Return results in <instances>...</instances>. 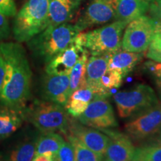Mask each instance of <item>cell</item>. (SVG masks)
Listing matches in <instances>:
<instances>
[{"label":"cell","mask_w":161,"mask_h":161,"mask_svg":"<svg viewBox=\"0 0 161 161\" xmlns=\"http://www.w3.org/2000/svg\"><path fill=\"white\" fill-rule=\"evenodd\" d=\"M68 132L90 150L104 156L109 142V137L106 134H102L91 127L89 128L84 126V125L78 122V121L72 119Z\"/></svg>","instance_id":"4fadbf2b"},{"label":"cell","mask_w":161,"mask_h":161,"mask_svg":"<svg viewBox=\"0 0 161 161\" xmlns=\"http://www.w3.org/2000/svg\"><path fill=\"white\" fill-rule=\"evenodd\" d=\"M119 115L128 118L159 104L154 90L147 84H140L128 91L120 92L114 96Z\"/></svg>","instance_id":"8992f818"},{"label":"cell","mask_w":161,"mask_h":161,"mask_svg":"<svg viewBox=\"0 0 161 161\" xmlns=\"http://www.w3.org/2000/svg\"><path fill=\"white\" fill-rule=\"evenodd\" d=\"M143 1L146 2V3H151V2H152V0H143Z\"/></svg>","instance_id":"8d00e7d4"},{"label":"cell","mask_w":161,"mask_h":161,"mask_svg":"<svg viewBox=\"0 0 161 161\" xmlns=\"http://www.w3.org/2000/svg\"><path fill=\"white\" fill-rule=\"evenodd\" d=\"M32 161H53V158L46 154H40L34 157Z\"/></svg>","instance_id":"836d02e7"},{"label":"cell","mask_w":161,"mask_h":161,"mask_svg":"<svg viewBox=\"0 0 161 161\" xmlns=\"http://www.w3.org/2000/svg\"><path fill=\"white\" fill-rule=\"evenodd\" d=\"M5 74V61L3 55H2L1 52H0V94H1L2 88H3Z\"/></svg>","instance_id":"d6a6232c"},{"label":"cell","mask_w":161,"mask_h":161,"mask_svg":"<svg viewBox=\"0 0 161 161\" xmlns=\"http://www.w3.org/2000/svg\"><path fill=\"white\" fill-rule=\"evenodd\" d=\"M64 141V138L57 133H43L36 141L35 156L46 154L53 158Z\"/></svg>","instance_id":"44dd1931"},{"label":"cell","mask_w":161,"mask_h":161,"mask_svg":"<svg viewBox=\"0 0 161 161\" xmlns=\"http://www.w3.org/2000/svg\"><path fill=\"white\" fill-rule=\"evenodd\" d=\"M75 1L77 2V3H78V4H79V3H80V2L81 1V0H75Z\"/></svg>","instance_id":"74e56055"},{"label":"cell","mask_w":161,"mask_h":161,"mask_svg":"<svg viewBox=\"0 0 161 161\" xmlns=\"http://www.w3.org/2000/svg\"><path fill=\"white\" fill-rule=\"evenodd\" d=\"M78 5L75 0H50L48 15L49 25L67 23L73 17Z\"/></svg>","instance_id":"2e32d148"},{"label":"cell","mask_w":161,"mask_h":161,"mask_svg":"<svg viewBox=\"0 0 161 161\" xmlns=\"http://www.w3.org/2000/svg\"><path fill=\"white\" fill-rule=\"evenodd\" d=\"M134 117L125 125L127 134L136 140L156 135L161 128V104H158Z\"/></svg>","instance_id":"9c48e42d"},{"label":"cell","mask_w":161,"mask_h":161,"mask_svg":"<svg viewBox=\"0 0 161 161\" xmlns=\"http://www.w3.org/2000/svg\"><path fill=\"white\" fill-rule=\"evenodd\" d=\"M150 3L143 0H116V19L129 23L145 15Z\"/></svg>","instance_id":"e0dca14e"},{"label":"cell","mask_w":161,"mask_h":161,"mask_svg":"<svg viewBox=\"0 0 161 161\" xmlns=\"http://www.w3.org/2000/svg\"><path fill=\"white\" fill-rule=\"evenodd\" d=\"M0 12L7 17H14L17 11L14 0H0Z\"/></svg>","instance_id":"f546056e"},{"label":"cell","mask_w":161,"mask_h":161,"mask_svg":"<svg viewBox=\"0 0 161 161\" xmlns=\"http://www.w3.org/2000/svg\"><path fill=\"white\" fill-rule=\"evenodd\" d=\"M5 74L0 100L6 107L21 110L30 96L31 70L24 48L18 43H2Z\"/></svg>","instance_id":"6da1fadb"},{"label":"cell","mask_w":161,"mask_h":161,"mask_svg":"<svg viewBox=\"0 0 161 161\" xmlns=\"http://www.w3.org/2000/svg\"><path fill=\"white\" fill-rule=\"evenodd\" d=\"M23 120L21 110L6 106L0 108V140L8 137L17 131Z\"/></svg>","instance_id":"d6986e66"},{"label":"cell","mask_w":161,"mask_h":161,"mask_svg":"<svg viewBox=\"0 0 161 161\" xmlns=\"http://www.w3.org/2000/svg\"><path fill=\"white\" fill-rule=\"evenodd\" d=\"M88 60L87 49L80 56L75 65L72 68L69 76V96L75 90L82 89L86 86V68Z\"/></svg>","instance_id":"7402d4cb"},{"label":"cell","mask_w":161,"mask_h":161,"mask_svg":"<svg viewBox=\"0 0 161 161\" xmlns=\"http://www.w3.org/2000/svg\"><path fill=\"white\" fill-rule=\"evenodd\" d=\"M122 79L123 76L117 71L107 69L101 78V85L104 91L110 93V90L119 87L122 84Z\"/></svg>","instance_id":"484cf974"},{"label":"cell","mask_w":161,"mask_h":161,"mask_svg":"<svg viewBox=\"0 0 161 161\" xmlns=\"http://www.w3.org/2000/svg\"><path fill=\"white\" fill-rule=\"evenodd\" d=\"M109 96L94 95L86 110L78 116V122L91 128L104 129L118 125Z\"/></svg>","instance_id":"ba28073f"},{"label":"cell","mask_w":161,"mask_h":161,"mask_svg":"<svg viewBox=\"0 0 161 161\" xmlns=\"http://www.w3.org/2000/svg\"><path fill=\"white\" fill-rule=\"evenodd\" d=\"M142 54L118 51L110 55L108 69L117 71L123 76L128 75L142 60Z\"/></svg>","instance_id":"ac0fdd59"},{"label":"cell","mask_w":161,"mask_h":161,"mask_svg":"<svg viewBox=\"0 0 161 161\" xmlns=\"http://www.w3.org/2000/svg\"><path fill=\"white\" fill-rule=\"evenodd\" d=\"M50 0H29L17 12L12 32L18 43L28 42L49 25Z\"/></svg>","instance_id":"3957f363"},{"label":"cell","mask_w":161,"mask_h":161,"mask_svg":"<svg viewBox=\"0 0 161 161\" xmlns=\"http://www.w3.org/2000/svg\"><path fill=\"white\" fill-rule=\"evenodd\" d=\"M116 0H92L75 25L80 31L116 19Z\"/></svg>","instance_id":"8fae6325"},{"label":"cell","mask_w":161,"mask_h":161,"mask_svg":"<svg viewBox=\"0 0 161 161\" xmlns=\"http://www.w3.org/2000/svg\"><path fill=\"white\" fill-rule=\"evenodd\" d=\"M93 96V92L87 86L75 90L70 95L64 106L66 112L73 117L78 118L89 105Z\"/></svg>","instance_id":"ffe728a7"},{"label":"cell","mask_w":161,"mask_h":161,"mask_svg":"<svg viewBox=\"0 0 161 161\" xmlns=\"http://www.w3.org/2000/svg\"><path fill=\"white\" fill-rule=\"evenodd\" d=\"M68 140L75 152V161H102L103 156L90 150L74 136L68 135Z\"/></svg>","instance_id":"603a6c76"},{"label":"cell","mask_w":161,"mask_h":161,"mask_svg":"<svg viewBox=\"0 0 161 161\" xmlns=\"http://www.w3.org/2000/svg\"><path fill=\"white\" fill-rule=\"evenodd\" d=\"M86 34L79 32L72 43L46 63V73L49 75H69L80 56L86 51Z\"/></svg>","instance_id":"30bf717a"},{"label":"cell","mask_w":161,"mask_h":161,"mask_svg":"<svg viewBox=\"0 0 161 161\" xmlns=\"http://www.w3.org/2000/svg\"><path fill=\"white\" fill-rule=\"evenodd\" d=\"M53 161H75V152L72 145L69 142L64 141L53 158Z\"/></svg>","instance_id":"83f0119b"},{"label":"cell","mask_w":161,"mask_h":161,"mask_svg":"<svg viewBox=\"0 0 161 161\" xmlns=\"http://www.w3.org/2000/svg\"><path fill=\"white\" fill-rule=\"evenodd\" d=\"M146 57L153 61L161 63V35L154 33L148 48Z\"/></svg>","instance_id":"4316f807"},{"label":"cell","mask_w":161,"mask_h":161,"mask_svg":"<svg viewBox=\"0 0 161 161\" xmlns=\"http://www.w3.org/2000/svg\"><path fill=\"white\" fill-rule=\"evenodd\" d=\"M111 55H92L87 60L86 68V84L93 92L94 95L110 96L101 85V78L108 69Z\"/></svg>","instance_id":"9a60e30c"},{"label":"cell","mask_w":161,"mask_h":161,"mask_svg":"<svg viewBox=\"0 0 161 161\" xmlns=\"http://www.w3.org/2000/svg\"><path fill=\"white\" fill-rule=\"evenodd\" d=\"M36 142L25 141L15 147L9 154V161H32L35 154Z\"/></svg>","instance_id":"cb8c5ba5"},{"label":"cell","mask_w":161,"mask_h":161,"mask_svg":"<svg viewBox=\"0 0 161 161\" xmlns=\"http://www.w3.org/2000/svg\"><path fill=\"white\" fill-rule=\"evenodd\" d=\"M128 23L116 20L86 33L85 48L92 55H113L119 51L122 37Z\"/></svg>","instance_id":"5b68a950"},{"label":"cell","mask_w":161,"mask_h":161,"mask_svg":"<svg viewBox=\"0 0 161 161\" xmlns=\"http://www.w3.org/2000/svg\"><path fill=\"white\" fill-rule=\"evenodd\" d=\"M144 66L154 78L159 96L161 98V63L148 60L145 63Z\"/></svg>","instance_id":"f1b7e54d"},{"label":"cell","mask_w":161,"mask_h":161,"mask_svg":"<svg viewBox=\"0 0 161 161\" xmlns=\"http://www.w3.org/2000/svg\"><path fill=\"white\" fill-rule=\"evenodd\" d=\"M69 75L46 74L41 84L42 97L44 100L65 106L69 97Z\"/></svg>","instance_id":"5bb4252c"},{"label":"cell","mask_w":161,"mask_h":161,"mask_svg":"<svg viewBox=\"0 0 161 161\" xmlns=\"http://www.w3.org/2000/svg\"><path fill=\"white\" fill-rule=\"evenodd\" d=\"M24 119L29 121L43 133L68 132L69 114L64 106L49 101L36 100L22 111Z\"/></svg>","instance_id":"277c9868"},{"label":"cell","mask_w":161,"mask_h":161,"mask_svg":"<svg viewBox=\"0 0 161 161\" xmlns=\"http://www.w3.org/2000/svg\"><path fill=\"white\" fill-rule=\"evenodd\" d=\"M132 161H161V145L135 148Z\"/></svg>","instance_id":"d4e9b609"},{"label":"cell","mask_w":161,"mask_h":161,"mask_svg":"<svg viewBox=\"0 0 161 161\" xmlns=\"http://www.w3.org/2000/svg\"><path fill=\"white\" fill-rule=\"evenodd\" d=\"M154 34V19L142 15L128 24L121 46L123 51L142 53L148 49Z\"/></svg>","instance_id":"52a82bcc"},{"label":"cell","mask_w":161,"mask_h":161,"mask_svg":"<svg viewBox=\"0 0 161 161\" xmlns=\"http://www.w3.org/2000/svg\"><path fill=\"white\" fill-rule=\"evenodd\" d=\"M149 5L150 14L154 20L161 19V0H152Z\"/></svg>","instance_id":"1f68e13d"},{"label":"cell","mask_w":161,"mask_h":161,"mask_svg":"<svg viewBox=\"0 0 161 161\" xmlns=\"http://www.w3.org/2000/svg\"><path fill=\"white\" fill-rule=\"evenodd\" d=\"M157 134H158V137H157V142H158V144L161 145V128Z\"/></svg>","instance_id":"d590c367"},{"label":"cell","mask_w":161,"mask_h":161,"mask_svg":"<svg viewBox=\"0 0 161 161\" xmlns=\"http://www.w3.org/2000/svg\"><path fill=\"white\" fill-rule=\"evenodd\" d=\"M80 32L75 25L64 23L49 25L28 41L34 55L48 63L52 58L69 46Z\"/></svg>","instance_id":"7a4b0ae2"},{"label":"cell","mask_w":161,"mask_h":161,"mask_svg":"<svg viewBox=\"0 0 161 161\" xmlns=\"http://www.w3.org/2000/svg\"><path fill=\"white\" fill-rule=\"evenodd\" d=\"M11 34V29L7 17L0 12V40L6 39Z\"/></svg>","instance_id":"4dcf8cb0"},{"label":"cell","mask_w":161,"mask_h":161,"mask_svg":"<svg viewBox=\"0 0 161 161\" xmlns=\"http://www.w3.org/2000/svg\"><path fill=\"white\" fill-rule=\"evenodd\" d=\"M109 137L104 161H132L134 148L129 136L116 130L101 129Z\"/></svg>","instance_id":"7c38bea8"},{"label":"cell","mask_w":161,"mask_h":161,"mask_svg":"<svg viewBox=\"0 0 161 161\" xmlns=\"http://www.w3.org/2000/svg\"><path fill=\"white\" fill-rule=\"evenodd\" d=\"M154 33H158L161 35V19L154 20Z\"/></svg>","instance_id":"e575fe53"}]
</instances>
